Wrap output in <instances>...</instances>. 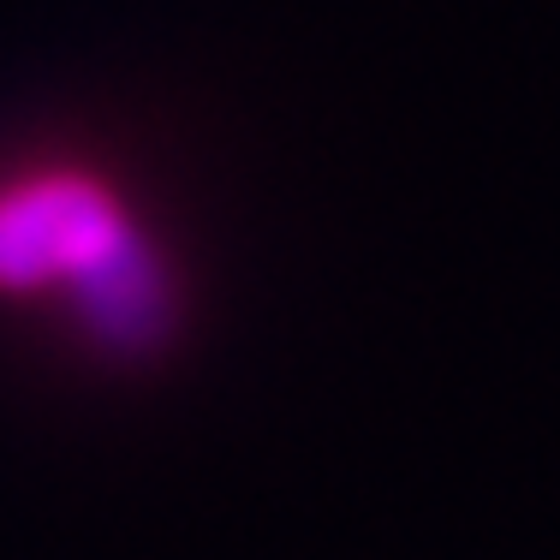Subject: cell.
<instances>
[{"instance_id": "1", "label": "cell", "mask_w": 560, "mask_h": 560, "mask_svg": "<svg viewBox=\"0 0 560 560\" xmlns=\"http://www.w3.org/2000/svg\"><path fill=\"white\" fill-rule=\"evenodd\" d=\"M78 292L108 335L143 340L155 311V269L131 238L119 197L90 173L43 167L0 185V292Z\"/></svg>"}]
</instances>
